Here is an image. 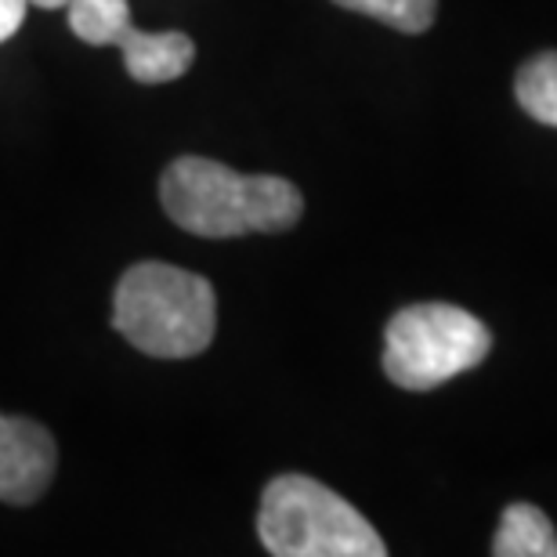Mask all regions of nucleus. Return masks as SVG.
Returning <instances> with one entry per match:
<instances>
[{"instance_id": "nucleus-1", "label": "nucleus", "mask_w": 557, "mask_h": 557, "mask_svg": "<svg viewBox=\"0 0 557 557\" xmlns=\"http://www.w3.org/2000/svg\"><path fill=\"white\" fill-rule=\"evenodd\" d=\"M160 199L177 228L207 239L286 232L305 214V196L275 174H239L218 160L182 156L163 171Z\"/></svg>"}, {"instance_id": "nucleus-2", "label": "nucleus", "mask_w": 557, "mask_h": 557, "mask_svg": "<svg viewBox=\"0 0 557 557\" xmlns=\"http://www.w3.org/2000/svg\"><path fill=\"white\" fill-rule=\"evenodd\" d=\"M113 326L152 359H193L218 330L214 286L177 264L141 261L120 278Z\"/></svg>"}, {"instance_id": "nucleus-3", "label": "nucleus", "mask_w": 557, "mask_h": 557, "mask_svg": "<svg viewBox=\"0 0 557 557\" xmlns=\"http://www.w3.org/2000/svg\"><path fill=\"white\" fill-rule=\"evenodd\" d=\"M258 536L275 557H384L387 543L348 499L308 474L264 485Z\"/></svg>"}, {"instance_id": "nucleus-4", "label": "nucleus", "mask_w": 557, "mask_h": 557, "mask_svg": "<svg viewBox=\"0 0 557 557\" xmlns=\"http://www.w3.org/2000/svg\"><path fill=\"white\" fill-rule=\"evenodd\" d=\"M493 333L471 311L442 305H409L387 322L384 373L403 392H434L445 381L485 362Z\"/></svg>"}, {"instance_id": "nucleus-5", "label": "nucleus", "mask_w": 557, "mask_h": 557, "mask_svg": "<svg viewBox=\"0 0 557 557\" xmlns=\"http://www.w3.org/2000/svg\"><path fill=\"white\" fill-rule=\"evenodd\" d=\"M70 26L84 44H120L124 65L138 84H166L188 73L196 44L185 33H141L131 22L127 0H70Z\"/></svg>"}, {"instance_id": "nucleus-6", "label": "nucleus", "mask_w": 557, "mask_h": 557, "mask_svg": "<svg viewBox=\"0 0 557 557\" xmlns=\"http://www.w3.org/2000/svg\"><path fill=\"white\" fill-rule=\"evenodd\" d=\"M54 467H59V445L44 423L0 413V499L4 504H37L48 493Z\"/></svg>"}, {"instance_id": "nucleus-7", "label": "nucleus", "mask_w": 557, "mask_h": 557, "mask_svg": "<svg viewBox=\"0 0 557 557\" xmlns=\"http://www.w3.org/2000/svg\"><path fill=\"white\" fill-rule=\"evenodd\" d=\"M496 557H557V532L536 504H510L499 518Z\"/></svg>"}, {"instance_id": "nucleus-8", "label": "nucleus", "mask_w": 557, "mask_h": 557, "mask_svg": "<svg viewBox=\"0 0 557 557\" xmlns=\"http://www.w3.org/2000/svg\"><path fill=\"white\" fill-rule=\"evenodd\" d=\"M518 106L543 127H557V51H540L518 70Z\"/></svg>"}, {"instance_id": "nucleus-9", "label": "nucleus", "mask_w": 557, "mask_h": 557, "mask_svg": "<svg viewBox=\"0 0 557 557\" xmlns=\"http://www.w3.org/2000/svg\"><path fill=\"white\" fill-rule=\"evenodd\" d=\"M333 4L359 11V15H370L403 33L431 29L434 15H438V0H333Z\"/></svg>"}, {"instance_id": "nucleus-10", "label": "nucleus", "mask_w": 557, "mask_h": 557, "mask_svg": "<svg viewBox=\"0 0 557 557\" xmlns=\"http://www.w3.org/2000/svg\"><path fill=\"white\" fill-rule=\"evenodd\" d=\"M26 4L29 0H0V44L15 37L18 26L26 22Z\"/></svg>"}, {"instance_id": "nucleus-11", "label": "nucleus", "mask_w": 557, "mask_h": 557, "mask_svg": "<svg viewBox=\"0 0 557 557\" xmlns=\"http://www.w3.org/2000/svg\"><path fill=\"white\" fill-rule=\"evenodd\" d=\"M29 4H37V8H62V4H70V0H29Z\"/></svg>"}]
</instances>
